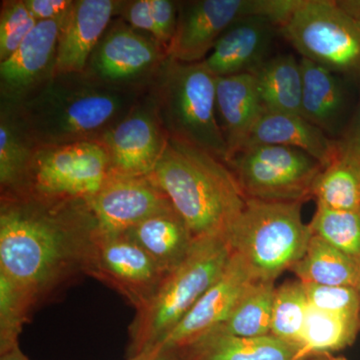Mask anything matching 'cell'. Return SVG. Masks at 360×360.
Segmentation results:
<instances>
[{
    "label": "cell",
    "mask_w": 360,
    "mask_h": 360,
    "mask_svg": "<svg viewBox=\"0 0 360 360\" xmlns=\"http://www.w3.org/2000/svg\"><path fill=\"white\" fill-rule=\"evenodd\" d=\"M25 1L6 2L0 16V60L11 58L37 25Z\"/></svg>",
    "instance_id": "obj_33"
},
{
    "label": "cell",
    "mask_w": 360,
    "mask_h": 360,
    "mask_svg": "<svg viewBox=\"0 0 360 360\" xmlns=\"http://www.w3.org/2000/svg\"><path fill=\"white\" fill-rule=\"evenodd\" d=\"M246 200L304 202L323 167L300 149L257 144L241 149L227 162Z\"/></svg>",
    "instance_id": "obj_8"
},
{
    "label": "cell",
    "mask_w": 360,
    "mask_h": 360,
    "mask_svg": "<svg viewBox=\"0 0 360 360\" xmlns=\"http://www.w3.org/2000/svg\"><path fill=\"white\" fill-rule=\"evenodd\" d=\"M312 198L316 205L336 210H360V167L340 155L317 175Z\"/></svg>",
    "instance_id": "obj_28"
},
{
    "label": "cell",
    "mask_w": 360,
    "mask_h": 360,
    "mask_svg": "<svg viewBox=\"0 0 360 360\" xmlns=\"http://www.w3.org/2000/svg\"><path fill=\"white\" fill-rule=\"evenodd\" d=\"M151 13L158 28V44L167 52L179 20V6L170 0H150Z\"/></svg>",
    "instance_id": "obj_35"
},
{
    "label": "cell",
    "mask_w": 360,
    "mask_h": 360,
    "mask_svg": "<svg viewBox=\"0 0 360 360\" xmlns=\"http://www.w3.org/2000/svg\"><path fill=\"white\" fill-rule=\"evenodd\" d=\"M359 269L356 260L314 234L304 255L290 270L304 284L356 288Z\"/></svg>",
    "instance_id": "obj_25"
},
{
    "label": "cell",
    "mask_w": 360,
    "mask_h": 360,
    "mask_svg": "<svg viewBox=\"0 0 360 360\" xmlns=\"http://www.w3.org/2000/svg\"><path fill=\"white\" fill-rule=\"evenodd\" d=\"M302 208V202L246 200L225 238L258 279L276 281L304 255L314 233Z\"/></svg>",
    "instance_id": "obj_6"
},
{
    "label": "cell",
    "mask_w": 360,
    "mask_h": 360,
    "mask_svg": "<svg viewBox=\"0 0 360 360\" xmlns=\"http://www.w3.org/2000/svg\"><path fill=\"white\" fill-rule=\"evenodd\" d=\"M309 225L312 233L360 264V210H336L316 205Z\"/></svg>",
    "instance_id": "obj_32"
},
{
    "label": "cell",
    "mask_w": 360,
    "mask_h": 360,
    "mask_svg": "<svg viewBox=\"0 0 360 360\" xmlns=\"http://www.w3.org/2000/svg\"><path fill=\"white\" fill-rule=\"evenodd\" d=\"M118 13L122 14L127 25L139 32H146L148 34L149 33L151 37L158 41V28L151 13L150 0L123 2Z\"/></svg>",
    "instance_id": "obj_36"
},
{
    "label": "cell",
    "mask_w": 360,
    "mask_h": 360,
    "mask_svg": "<svg viewBox=\"0 0 360 360\" xmlns=\"http://www.w3.org/2000/svg\"><path fill=\"white\" fill-rule=\"evenodd\" d=\"M296 0H196L179 6V20L167 58L182 63L205 60L232 25L250 16L276 23L285 20Z\"/></svg>",
    "instance_id": "obj_9"
},
{
    "label": "cell",
    "mask_w": 360,
    "mask_h": 360,
    "mask_svg": "<svg viewBox=\"0 0 360 360\" xmlns=\"http://www.w3.org/2000/svg\"><path fill=\"white\" fill-rule=\"evenodd\" d=\"M360 321L329 314L309 307L303 330L298 359L312 355L333 354L354 342Z\"/></svg>",
    "instance_id": "obj_27"
},
{
    "label": "cell",
    "mask_w": 360,
    "mask_h": 360,
    "mask_svg": "<svg viewBox=\"0 0 360 360\" xmlns=\"http://www.w3.org/2000/svg\"><path fill=\"white\" fill-rule=\"evenodd\" d=\"M97 229L86 200L2 193L0 272L44 302L85 274Z\"/></svg>",
    "instance_id": "obj_1"
},
{
    "label": "cell",
    "mask_w": 360,
    "mask_h": 360,
    "mask_svg": "<svg viewBox=\"0 0 360 360\" xmlns=\"http://www.w3.org/2000/svg\"><path fill=\"white\" fill-rule=\"evenodd\" d=\"M66 15L39 21L18 51L0 63L1 94L11 103H20L51 77Z\"/></svg>",
    "instance_id": "obj_16"
},
{
    "label": "cell",
    "mask_w": 360,
    "mask_h": 360,
    "mask_svg": "<svg viewBox=\"0 0 360 360\" xmlns=\"http://www.w3.org/2000/svg\"><path fill=\"white\" fill-rule=\"evenodd\" d=\"M86 201L97 229L108 234L125 233L148 217L174 207L149 174H110L101 189Z\"/></svg>",
    "instance_id": "obj_14"
},
{
    "label": "cell",
    "mask_w": 360,
    "mask_h": 360,
    "mask_svg": "<svg viewBox=\"0 0 360 360\" xmlns=\"http://www.w3.org/2000/svg\"><path fill=\"white\" fill-rule=\"evenodd\" d=\"M304 360H347L343 356H335L333 354H326L312 355V356L307 357Z\"/></svg>",
    "instance_id": "obj_42"
},
{
    "label": "cell",
    "mask_w": 360,
    "mask_h": 360,
    "mask_svg": "<svg viewBox=\"0 0 360 360\" xmlns=\"http://www.w3.org/2000/svg\"><path fill=\"white\" fill-rule=\"evenodd\" d=\"M276 23L264 16L236 21L217 40L205 63L217 77L253 72L266 60Z\"/></svg>",
    "instance_id": "obj_18"
},
{
    "label": "cell",
    "mask_w": 360,
    "mask_h": 360,
    "mask_svg": "<svg viewBox=\"0 0 360 360\" xmlns=\"http://www.w3.org/2000/svg\"><path fill=\"white\" fill-rule=\"evenodd\" d=\"M356 288H357V290H359V295H360V269H359V283H357Z\"/></svg>",
    "instance_id": "obj_43"
},
{
    "label": "cell",
    "mask_w": 360,
    "mask_h": 360,
    "mask_svg": "<svg viewBox=\"0 0 360 360\" xmlns=\"http://www.w3.org/2000/svg\"><path fill=\"white\" fill-rule=\"evenodd\" d=\"M231 255L225 236L195 239L186 259L165 276L153 300L137 310L129 326L127 359L162 342L219 278Z\"/></svg>",
    "instance_id": "obj_4"
},
{
    "label": "cell",
    "mask_w": 360,
    "mask_h": 360,
    "mask_svg": "<svg viewBox=\"0 0 360 360\" xmlns=\"http://www.w3.org/2000/svg\"><path fill=\"white\" fill-rule=\"evenodd\" d=\"M72 2L70 0H25V6L37 21L63 18L70 11Z\"/></svg>",
    "instance_id": "obj_38"
},
{
    "label": "cell",
    "mask_w": 360,
    "mask_h": 360,
    "mask_svg": "<svg viewBox=\"0 0 360 360\" xmlns=\"http://www.w3.org/2000/svg\"><path fill=\"white\" fill-rule=\"evenodd\" d=\"M181 360H300L298 348L274 335L240 338L212 329L175 350Z\"/></svg>",
    "instance_id": "obj_21"
},
{
    "label": "cell",
    "mask_w": 360,
    "mask_h": 360,
    "mask_svg": "<svg viewBox=\"0 0 360 360\" xmlns=\"http://www.w3.org/2000/svg\"><path fill=\"white\" fill-rule=\"evenodd\" d=\"M257 144L300 149L319 160L323 167L330 165L338 155L335 139L302 115L295 113L264 110L251 130L245 148Z\"/></svg>",
    "instance_id": "obj_20"
},
{
    "label": "cell",
    "mask_w": 360,
    "mask_h": 360,
    "mask_svg": "<svg viewBox=\"0 0 360 360\" xmlns=\"http://www.w3.org/2000/svg\"><path fill=\"white\" fill-rule=\"evenodd\" d=\"M360 79V75H359ZM338 142V153L354 161L360 167V96L352 122Z\"/></svg>",
    "instance_id": "obj_37"
},
{
    "label": "cell",
    "mask_w": 360,
    "mask_h": 360,
    "mask_svg": "<svg viewBox=\"0 0 360 360\" xmlns=\"http://www.w3.org/2000/svg\"><path fill=\"white\" fill-rule=\"evenodd\" d=\"M122 4L113 0L72 2L59 37L52 75L85 72L90 56Z\"/></svg>",
    "instance_id": "obj_17"
},
{
    "label": "cell",
    "mask_w": 360,
    "mask_h": 360,
    "mask_svg": "<svg viewBox=\"0 0 360 360\" xmlns=\"http://www.w3.org/2000/svg\"><path fill=\"white\" fill-rule=\"evenodd\" d=\"M41 148L33 156L25 181L13 193L87 200L111 174L110 156L98 141Z\"/></svg>",
    "instance_id": "obj_10"
},
{
    "label": "cell",
    "mask_w": 360,
    "mask_h": 360,
    "mask_svg": "<svg viewBox=\"0 0 360 360\" xmlns=\"http://www.w3.org/2000/svg\"><path fill=\"white\" fill-rule=\"evenodd\" d=\"M149 175L195 239L226 236L245 208V194L225 163L170 137Z\"/></svg>",
    "instance_id": "obj_3"
},
{
    "label": "cell",
    "mask_w": 360,
    "mask_h": 360,
    "mask_svg": "<svg viewBox=\"0 0 360 360\" xmlns=\"http://www.w3.org/2000/svg\"><path fill=\"white\" fill-rule=\"evenodd\" d=\"M151 94L168 137L202 149L227 165L229 149L217 112V80L202 61L167 58L155 75Z\"/></svg>",
    "instance_id": "obj_5"
},
{
    "label": "cell",
    "mask_w": 360,
    "mask_h": 360,
    "mask_svg": "<svg viewBox=\"0 0 360 360\" xmlns=\"http://www.w3.org/2000/svg\"><path fill=\"white\" fill-rule=\"evenodd\" d=\"M167 139L150 96L135 104L98 142L110 156L111 174L144 176L155 169Z\"/></svg>",
    "instance_id": "obj_13"
},
{
    "label": "cell",
    "mask_w": 360,
    "mask_h": 360,
    "mask_svg": "<svg viewBox=\"0 0 360 360\" xmlns=\"http://www.w3.org/2000/svg\"><path fill=\"white\" fill-rule=\"evenodd\" d=\"M309 303L302 281H291L276 288L270 335L300 350Z\"/></svg>",
    "instance_id": "obj_29"
},
{
    "label": "cell",
    "mask_w": 360,
    "mask_h": 360,
    "mask_svg": "<svg viewBox=\"0 0 360 360\" xmlns=\"http://www.w3.org/2000/svg\"><path fill=\"white\" fill-rule=\"evenodd\" d=\"M0 360H30L22 352L20 347H14L6 354H0Z\"/></svg>",
    "instance_id": "obj_41"
},
{
    "label": "cell",
    "mask_w": 360,
    "mask_h": 360,
    "mask_svg": "<svg viewBox=\"0 0 360 360\" xmlns=\"http://www.w3.org/2000/svg\"><path fill=\"white\" fill-rule=\"evenodd\" d=\"M127 360H181L175 350L151 349Z\"/></svg>",
    "instance_id": "obj_39"
},
{
    "label": "cell",
    "mask_w": 360,
    "mask_h": 360,
    "mask_svg": "<svg viewBox=\"0 0 360 360\" xmlns=\"http://www.w3.org/2000/svg\"><path fill=\"white\" fill-rule=\"evenodd\" d=\"M85 274L117 291L136 311L153 300L167 276L127 232L108 234L98 229Z\"/></svg>",
    "instance_id": "obj_11"
},
{
    "label": "cell",
    "mask_w": 360,
    "mask_h": 360,
    "mask_svg": "<svg viewBox=\"0 0 360 360\" xmlns=\"http://www.w3.org/2000/svg\"><path fill=\"white\" fill-rule=\"evenodd\" d=\"M136 104L132 89L86 72L52 75L20 101V124L41 148L96 141Z\"/></svg>",
    "instance_id": "obj_2"
},
{
    "label": "cell",
    "mask_w": 360,
    "mask_h": 360,
    "mask_svg": "<svg viewBox=\"0 0 360 360\" xmlns=\"http://www.w3.org/2000/svg\"><path fill=\"white\" fill-rule=\"evenodd\" d=\"M251 73L264 110L302 115V70L295 56L266 59Z\"/></svg>",
    "instance_id": "obj_24"
},
{
    "label": "cell",
    "mask_w": 360,
    "mask_h": 360,
    "mask_svg": "<svg viewBox=\"0 0 360 360\" xmlns=\"http://www.w3.org/2000/svg\"><path fill=\"white\" fill-rule=\"evenodd\" d=\"M167 58L155 39L125 21H115L90 56L85 72L110 86L132 89L131 84L155 77Z\"/></svg>",
    "instance_id": "obj_12"
},
{
    "label": "cell",
    "mask_w": 360,
    "mask_h": 360,
    "mask_svg": "<svg viewBox=\"0 0 360 360\" xmlns=\"http://www.w3.org/2000/svg\"><path fill=\"white\" fill-rule=\"evenodd\" d=\"M276 290V281L255 279L236 303L226 321L213 329L240 338L269 335Z\"/></svg>",
    "instance_id": "obj_26"
},
{
    "label": "cell",
    "mask_w": 360,
    "mask_h": 360,
    "mask_svg": "<svg viewBox=\"0 0 360 360\" xmlns=\"http://www.w3.org/2000/svg\"><path fill=\"white\" fill-rule=\"evenodd\" d=\"M278 28L302 58L335 73L360 75V28L338 1L297 0Z\"/></svg>",
    "instance_id": "obj_7"
},
{
    "label": "cell",
    "mask_w": 360,
    "mask_h": 360,
    "mask_svg": "<svg viewBox=\"0 0 360 360\" xmlns=\"http://www.w3.org/2000/svg\"><path fill=\"white\" fill-rule=\"evenodd\" d=\"M255 279L258 278L250 265L238 253L232 252L219 278L206 291L184 321L153 349H179L221 326Z\"/></svg>",
    "instance_id": "obj_15"
},
{
    "label": "cell",
    "mask_w": 360,
    "mask_h": 360,
    "mask_svg": "<svg viewBox=\"0 0 360 360\" xmlns=\"http://www.w3.org/2000/svg\"><path fill=\"white\" fill-rule=\"evenodd\" d=\"M302 70V115L326 134L338 129L347 106L345 85L338 73L300 59Z\"/></svg>",
    "instance_id": "obj_23"
},
{
    "label": "cell",
    "mask_w": 360,
    "mask_h": 360,
    "mask_svg": "<svg viewBox=\"0 0 360 360\" xmlns=\"http://www.w3.org/2000/svg\"><path fill=\"white\" fill-rule=\"evenodd\" d=\"M304 288L309 307L360 321V295L357 288L317 284H304Z\"/></svg>",
    "instance_id": "obj_34"
},
{
    "label": "cell",
    "mask_w": 360,
    "mask_h": 360,
    "mask_svg": "<svg viewBox=\"0 0 360 360\" xmlns=\"http://www.w3.org/2000/svg\"><path fill=\"white\" fill-rule=\"evenodd\" d=\"M30 137L20 122L2 110L0 120V184L2 193L18 191L25 181L33 156Z\"/></svg>",
    "instance_id": "obj_30"
},
{
    "label": "cell",
    "mask_w": 360,
    "mask_h": 360,
    "mask_svg": "<svg viewBox=\"0 0 360 360\" xmlns=\"http://www.w3.org/2000/svg\"><path fill=\"white\" fill-rule=\"evenodd\" d=\"M37 304L23 286L0 272V354L20 347L23 326Z\"/></svg>",
    "instance_id": "obj_31"
},
{
    "label": "cell",
    "mask_w": 360,
    "mask_h": 360,
    "mask_svg": "<svg viewBox=\"0 0 360 360\" xmlns=\"http://www.w3.org/2000/svg\"><path fill=\"white\" fill-rule=\"evenodd\" d=\"M341 8L356 22L360 28V0H340Z\"/></svg>",
    "instance_id": "obj_40"
},
{
    "label": "cell",
    "mask_w": 360,
    "mask_h": 360,
    "mask_svg": "<svg viewBox=\"0 0 360 360\" xmlns=\"http://www.w3.org/2000/svg\"><path fill=\"white\" fill-rule=\"evenodd\" d=\"M264 111L253 73L217 77V118L229 149V161L245 148Z\"/></svg>",
    "instance_id": "obj_19"
},
{
    "label": "cell",
    "mask_w": 360,
    "mask_h": 360,
    "mask_svg": "<svg viewBox=\"0 0 360 360\" xmlns=\"http://www.w3.org/2000/svg\"><path fill=\"white\" fill-rule=\"evenodd\" d=\"M127 233L167 276L182 264L195 243L188 225L174 207L148 217Z\"/></svg>",
    "instance_id": "obj_22"
}]
</instances>
